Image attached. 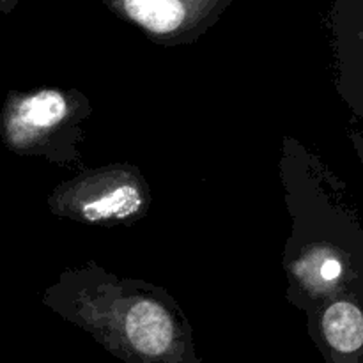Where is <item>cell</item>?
<instances>
[{
	"label": "cell",
	"mask_w": 363,
	"mask_h": 363,
	"mask_svg": "<svg viewBox=\"0 0 363 363\" xmlns=\"http://www.w3.org/2000/svg\"><path fill=\"white\" fill-rule=\"evenodd\" d=\"M113 13L151 38L181 39L199 34L223 13L230 0H103Z\"/></svg>",
	"instance_id": "1"
},
{
	"label": "cell",
	"mask_w": 363,
	"mask_h": 363,
	"mask_svg": "<svg viewBox=\"0 0 363 363\" xmlns=\"http://www.w3.org/2000/svg\"><path fill=\"white\" fill-rule=\"evenodd\" d=\"M69 112L66 96L57 91L11 96L2 113V137L13 149H27L62 123Z\"/></svg>",
	"instance_id": "2"
},
{
	"label": "cell",
	"mask_w": 363,
	"mask_h": 363,
	"mask_svg": "<svg viewBox=\"0 0 363 363\" xmlns=\"http://www.w3.org/2000/svg\"><path fill=\"white\" fill-rule=\"evenodd\" d=\"M71 206L85 222H116L144 208V191L137 181L124 174H103L78 188Z\"/></svg>",
	"instance_id": "3"
},
{
	"label": "cell",
	"mask_w": 363,
	"mask_h": 363,
	"mask_svg": "<svg viewBox=\"0 0 363 363\" xmlns=\"http://www.w3.org/2000/svg\"><path fill=\"white\" fill-rule=\"evenodd\" d=\"M328 363H363V305L335 298L319 321Z\"/></svg>",
	"instance_id": "4"
},
{
	"label": "cell",
	"mask_w": 363,
	"mask_h": 363,
	"mask_svg": "<svg viewBox=\"0 0 363 363\" xmlns=\"http://www.w3.org/2000/svg\"><path fill=\"white\" fill-rule=\"evenodd\" d=\"M20 0H0V13H11Z\"/></svg>",
	"instance_id": "5"
},
{
	"label": "cell",
	"mask_w": 363,
	"mask_h": 363,
	"mask_svg": "<svg viewBox=\"0 0 363 363\" xmlns=\"http://www.w3.org/2000/svg\"><path fill=\"white\" fill-rule=\"evenodd\" d=\"M362 155H363V149H362Z\"/></svg>",
	"instance_id": "6"
}]
</instances>
